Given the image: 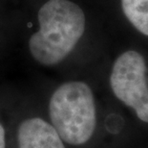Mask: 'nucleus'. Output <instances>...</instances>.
Segmentation results:
<instances>
[{
	"label": "nucleus",
	"mask_w": 148,
	"mask_h": 148,
	"mask_svg": "<svg viewBox=\"0 0 148 148\" xmlns=\"http://www.w3.org/2000/svg\"><path fill=\"white\" fill-rule=\"evenodd\" d=\"M66 148H90L100 131V116L92 88L86 82H61L41 102Z\"/></svg>",
	"instance_id": "nucleus-1"
},
{
	"label": "nucleus",
	"mask_w": 148,
	"mask_h": 148,
	"mask_svg": "<svg viewBox=\"0 0 148 148\" xmlns=\"http://www.w3.org/2000/svg\"><path fill=\"white\" fill-rule=\"evenodd\" d=\"M39 30L29 39V52L36 64L56 67L72 54L85 30V15L69 0H49L37 15Z\"/></svg>",
	"instance_id": "nucleus-2"
},
{
	"label": "nucleus",
	"mask_w": 148,
	"mask_h": 148,
	"mask_svg": "<svg viewBox=\"0 0 148 148\" xmlns=\"http://www.w3.org/2000/svg\"><path fill=\"white\" fill-rule=\"evenodd\" d=\"M0 114L8 128L10 148H66L41 102L0 100Z\"/></svg>",
	"instance_id": "nucleus-3"
},
{
	"label": "nucleus",
	"mask_w": 148,
	"mask_h": 148,
	"mask_svg": "<svg viewBox=\"0 0 148 148\" xmlns=\"http://www.w3.org/2000/svg\"><path fill=\"white\" fill-rule=\"evenodd\" d=\"M146 63L134 50L121 54L113 64L109 76L112 93L125 107L132 109L137 117L148 123V86Z\"/></svg>",
	"instance_id": "nucleus-4"
},
{
	"label": "nucleus",
	"mask_w": 148,
	"mask_h": 148,
	"mask_svg": "<svg viewBox=\"0 0 148 148\" xmlns=\"http://www.w3.org/2000/svg\"><path fill=\"white\" fill-rule=\"evenodd\" d=\"M121 7L131 24L148 36V0H121Z\"/></svg>",
	"instance_id": "nucleus-5"
},
{
	"label": "nucleus",
	"mask_w": 148,
	"mask_h": 148,
	"mask_svg": "<svg viewBox=\"0 0 148 148\" xmlns=\"http://www.w3.org/2000/svg\"><path fill=\"white\" fill-rule=\"evenodd\" d=\"M0 148H10L8 128L1 114H0Z\"/></svg>",
	"instance_id": "nucleus-6"
}]
</instances>
